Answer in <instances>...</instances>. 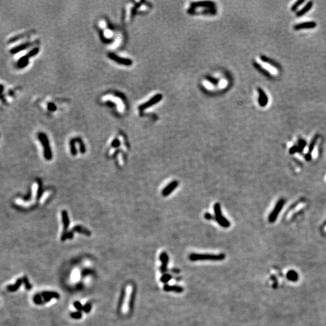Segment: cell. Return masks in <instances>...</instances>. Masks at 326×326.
Wrapping results in <instances>:
<instances>
[{"instance_id": "obj_1", "label": "cell", "mask_w": 326, "mask_h": 326, "mask_svg": "<svg viewBox=\"0 0 326 326\" xmlns=\"http://www.w3.org/2000/svg\"><path fill=\"white\" fill-rule=\"evenodd\" d=\"M59 294L53 291H44L35 295L33 297V302L37 305H41L50 301L52 299H59Z\"/></svg>"}, {"instance_id": "obj_2", "label": "cell", "mask_w": 326, "mask_h": 326, "mask_svg": "<svg viewBox=\"0 0 326 326\" xmlns=\"http://www.w3.org/2000/svg\"><path fill=\"white\" fill-rule=\"evenodd\" d=\"M225 256L223 254H196L193 253L190 254V260L191 261H197V260H222L225 259Z\"/></svg>"}, {"instance_id": "obj_3", "label": "cell", "mask_w": 326, "mask_h": 326, "mask_svg": "<svg viewBox=\"0 0 326 326\" xmlns=\"http://www.w3.org/2000/svg\"><path fill=\"white\" fill-rule=\"evenodd\" d=\"M214 211L215 213V220H216L219 225L223 228L230 227L231 223L230 221L223 216L221 212L220 205L219 203H216L214 205Z\"/></svg>"}, {"instance_id": "obj_4", "label": "cell", "mask_w": 326, "mask_h": 326, "mask_svg": "<svg viewBox=\"0 0 326 326\" xmlns=\"http://www.w3.org/2000/svg\"><path fill=\"white\" fill-rule=\"evenodd\" d=\"M132 293V286H128L126 289L125 299L123 306L122 307L124 312H127L129 310V302H130V299H131Z\"/></svg>"}, {"instance_id": "obj_5", "label": "cell", "mask_w": 326, "mask_h": 326, "mask_svg": "<svg viewBox=\"0 0 326 326\" xmlns=\"http://www.w3.org/2000/svg\"><path fill=\"white\" fill-rule=\"evenodd\" d=\"M108 57L114 60V62H117L118 63L124 65H131L132 64V61L128 59H125L121 57H119L118 56L113 53H109L108 54Z\"/></svg>"}, {"instance_id": "obj_6", "label": "cell", "mask_w": 326, "mask_h": 326, "mask_svg": "<svg viewBox=\"0 0 326 326\" xmlns=\"http://www.w3.org/2000/svg\"><path fill=\"white\" fill-rule=\"evenodd\" d=\"M258 92H259V103L260 107H265L266 106L268 103V97L267 94L265 93V92L260 88H259L258 89Z\"/></svg>"}, {"instance_id": "obj_7", "label": "cell", "mask_w": 326, "mask_h": 326, "mask_svg": "<svg viewBox=\"0 0 326 326\" xmlns=\"http://www.w3.org/2000/svg\"><path fill=\"white\" fill-rule=\"evenodd\" d=\"M317 26V23L314 21H307L301 23H299L294 26V28L295 30H299L302 29H307V28H313Z\"/></svg>"}, {"instance_id": "obj_8", "label": "cell", "mask_w": 326, "mask_h": 326, "mask_svg": "<svg viewBox=\"0 0 326 326\" xmlns=\"http://www.w3.org/2000/svg\"><path fill=\"white\" fill-rule=\"evenodd\" d=\"M179 183L177 181H173L170 183L166 187H165L162 191V194L163 196H167L169 195L173 191L178 187Z\"/></svg>"}, {"instance_id": "obj_9", "label": "cell", "mask_w": 326, "mask_h": 326, "mask_svg": "<svg viewBox=\"0 0 326 326\" xmlns=\"http://www.w3.org/2000/svg\"><path fill=\"white\" fill-rule=\"evenodd\" d=\"M23 278H18L16 281V282L15 283V284H12V285H9L8 286H7L6 289L9 292H15L16 291H18V289L21 287V284H23Z\"/></svg>"}, {"instance_id": "obj_10", "label": "cell", "mask_w": 326, "mask_h": 326, "mask_svg": "<svg viewBox=\"0 0 326 326\" xmlns=\"http://www.w3.org/2000/svg\"><path fill=\"white\" fill-rule=\"evenodd\" d=\"M260 59H262V60L264 62H266L270 65H271L272 67H275L276 68L278 69V70H280L281 69V67L280 65L277 62H275V60H273V59H271L266 56H262L260 57Z\"/></svg>"}, {"instance_id": "obj_11", "label": "cell", "mask_w": 326, "mask_h": 326, "mask_svg": "<svg viewBox=\"0 0 326 326\" xmlns=\"http://www.w3.org/2000/svg\"><path fill=\"white\" fill-rule=\"evenodd\" d=\"M312 6H313V2L312 1L308 2L307 4L301 10H299V12L297 13V16L300 17V16H303L304 14H306L312 9Z\"/></svg>"}, {"instance_id": "obj_12", "label": "cell", "mask_w": 326, "mask_h": 326, "mask_svg": "<svg viewBox=\"0 0 326 326\" xmlns=\"http://www.w3.org/2000/svg\"><path fill=\"white\" fill-rule=\"evenodd\" d=\"M33 44L31 43V42H26V43H24V44H23L21 45H20L15 48H13L12 50H11L10 52L12 53V54H15V53H18L19 52H21L22 50H24L25 49H26L27 47L31 46Z\"/></svg>"}, {"instance_id": "obj_13", "label": "cell", "mask_w": 326, "mask_h": 326, "mask_svg": "<svg viewBox=\"0 0 326 326\" xmlns=\"http://www.w3.org/2000/svg\"><path fill=\"white\" fill-rule=\"evenodd\" d=\"M254 65L255 67V68L259 71L260 72V73H262L263 75H264L266 77H268V78H272V76L271 74L268 71L266 70V69H264L262 66H260V65H259L258 63L257 62H254Z\"/></svg>"}, {"instance_id": "obj_14", "label": "cell", "mask_w": 326, "mask_h": 326, "mask_svg": "<svg viewBox=\"0 0 326 326\" xmlns=\"http://www.w3.org/2000/svg\"><path fill=\"white\" fill-rule=\"evenodd\" d=\"M28 58H29V57L27 55H26L25 56L22 57L20 59H19V60L18 61V63H17L18 67L19 68H24L26 66H27V64L28 63Z\"/></svg>"}, {"instance_id": "obj_15", "label": "cell", "mask_w": 326, "mask_h": 326, "mask_svg": "<svg viewBox=\"0 0 326 326\" xmlns=\"http://www.w3.org/2000/svg\"><path fill=\"white\" fill-rule=\"evenodd\" d=\"M164 289L166 291H173L176 292H181L183 289L181 287L177 286H169L166 285L164 287Z\"/></svg>"}, {"instance_id": "obj_16", "label": "cell", "mask_w": 326, "mask_h": 326, "mask_svg": "<svg viewBox=\"0 0 326 326\" xmlns=\"http://www.w3.org/2000/svg\"><path fill=\"white\" fill-rule=\"evenodd\" d=\"M161 259L163 262V270L165 269V266H166V265L167 263V262H168V255H167V254L165 252H163L161 254Z\"/></svg>"}, {"instance_id": "obj_17", "label": "cell", "mask_w": 326, "mask_h": 326, "mask_svg": "<svg viewBox=\"0 0 326 326\" xmlns=\"http://www.w3.org/2000/svg\"><path fill=\"white\" fill-rule=\"evenodd\" d=\"M23 283H24V285H25V287L26 288V289L28 291H30L31 288H32V285L30 283L27 277L26 276H24L23 277Z\"/></svg>"}, {"instance_id": "obj_18", "label": "cell", "mask_w": 326, "mask_h": 326, "mask_svg": "<svg viewBox=\"0 0 326 326\" xmlns=\"http://www.w3.org/2000/svg\"><path fill=\"white\" fill-rule=\"evenodd\" d=\"M70 317L73 318V319H75V320H79L82 318V314L81 312L78 311V312H71L70 313Z\"/></svg>"}, {"instance_id": "obj_19", "label": "cell", "mask_w": 326, "mask_h": 326, "mask_svg": "<svg viewBox=\"0 0 326 326\" xmlns=\"http://www.w3.org/2000/svg\"><path fill=\"white\" fill-rule=\"evenodd\" d=\"M91 308H92V305L91 304L88 302L87 303H86L84 306H83V311L85 312V313H88L90 312V311L91 310Z\"/></svg>"}, {"instance_id": "obj_20", "label": "cell", "mask_w": 326, "mask_h": 326, "mask_svg": "<svg viewBox=\"0 0 326 326\" xmlns=\"http://www.w3.org/2000/svg\"><path fill=\"white\" fill-rule=\"evenodd\" d=\"M304 1H303V0H299V1H297L295 3H294V5L292 6V7H291V10H292V11H294V12L295 11V10H297V9L299 8V6H300V5H301L302 3H304Z\"/></svg>"}, {"instance_id": "obj_21", "label": "cell", "mask_w": 326, "mask_h": 326, "mask_svg": "<svg viewBox=\"0 0 326 326\" xmlns=\"http://www.w3.org/2000/svg\"><path fill=\"white\" fill-rule=\"evenodd\" d=\"M74 306L79 312L83 310V306H82L81 302L80 301H75L74 302Z\"/></svg>"}, {"instance_id": "obj_22", "label": "cell", "mask_w": 326, "mask_h": 326, "mask_svg": "<svg viewBox=\"0 0 326 326\" xmlns=\"http://www.w3.org/2000/svg\"><path fill=\"white\" fill-rule=\"evenodd\" d=\"M39 52V49L38 48H34L33 49V50H30L28 53L27 54V56L30 57H32V56H35L36 54H37Z\"/></svg>"}, {"instance_id": "obj_23", "label": "cell", "mask_w": 326, "mask_h": 326, "mask_svg": "<svg viewBox=\"0 0 326 326\" xmlns=\"http://www.w3.org/2000/svg\"><path fill=\"white\" fill-rule=\"evenodd\" d=\"M204 217L207 220H215V216H213L209 213H206L204 215Z\"/></svg>"}, {"instance_id": "obj_24", "label": "cell", "mask_w": 326, "mask_h": 326, "mask_svg": "<svg viewBox=\"0 0 326 326\" xmlns=\"http://www.w3.org/2000/svg\"><path fill=\"white\" fill-rule=\"evenodd\" d=\"M48 109L50 110H52V111H54L56 109V107L55 106V105L53 103H49V105H48Z\"/></svg>"}, {"instance_id": "obj_25", "label": "cell", "mask_w": 326, "mask_h": 326, "mask_svg": "<svg viewBox=\"0 0 326 326\" xmlns=\"http://www.w3.org/2000/svg\"><path fill=\"white\" fill-rule=\"evenodd\" d=\"M162 279H163V281H167V280H168L170 279V277H169V275H164V277H163Z\"/></svg>"}]
</instances>
